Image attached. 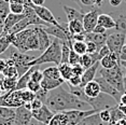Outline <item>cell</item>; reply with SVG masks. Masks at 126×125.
Returning <instances> with one entry per match:
<instances>
[{"mask_svg": "<svg viewBox=\"0 0 126 125\" xmlns=\"http://www.w3.org/2000/svg\"><path fill=\"white\" fill-rule=\"evenodd\" d=\"M45 105L54 113L65 112L69 110H90L92 108L87 103L80 99L78 96L72 94L70 91L65 90L64 87L58 86L57 89L50 91Z\"/></svg>", "mask_w": 126, "mask_h": 125, "instance_id": "6da1fadb", "label": "cell"}, {"mask_svg": "<svg viewBox=\"0 0 126 125\" xmlns=\"http://www.w3.org/2000/svg\"><path fill=\"white\" fill-rule=\"evenodd\" d=\"M62 44L63 42L57 38H54L51 45L44 51L43 53L32 62H30L29 66H40L42 64H47V62H53L58 66L62 62Z\"/></svg>", "mask_w": 126, "mask_h": 125, "instance_id": "7a4b0ae2", "label": "cell"}, {"mask_svg": "<svg viewBox=\"0 0 126 125\" xmlns=\"http://www.w3.org/2000/svg\"><path fill=\"white\" fill-rule=\"evenodd\" d=\"M125 68L123 67L121 62L116 65L115 67L111 69H104L101 68L99 71V75L105 78V80L109 82L116 91H119L121 94H124L126 92L125 90Z\"/></svg>", "mask_w": 126, "mask_h": 125, "instance_id": "3957f363", "label": "cell"}, {"mask_svg": "<svg viewBox=\"0 0 126 125\" xmlns=\"http://www.w3.org/2000/svg\"><path fill=\"white\" fill-rule=\"evenodd\" d=\"M24 95H23V90H14L11 92L4 93L0 97V106L9 107V108H18L25 106Z\"/></svg>", "mask_w": 126, "mask_h": 125, "instance_id": "277c9868", "label": "cell"}, {"mask_svg": "<svg viewBox=\"0 0 126 125\" xmlns=\"http://www.w3.org/2000/svg\"><path fill=\"white\" fill-rule=\"evenodd\" d=\"M10 58L14 62V65L15 67L17 68V71H18V76L22 77L24 73H26L28 71V69L30 68L29 64L30 62H32L35 57L32 56L28 55L26 53H22L17 50H14L12 54H11Z\"/></svg>", "mask_w": 126, "mask_h": 125, "instance_id": "5b68a950", "label": "cell"}, {"mask_svg": "<svg viewBox=\"0 0 126 125\" xmlns=\"http://www.w3.org/2000/svg\"><path fill=\"white\" fill-rule=\"evenodd\" d=\"M35 30V27H31V28H27V29L23 30V31H19V32L15 33V35H9L10 38V41H11V45H13L17 51L22 53H26V43H27V40L29 38V36Z\"/></svg>", "mask_w": 126, "mask_h": 125, "instance_id": "8992f818", "label": "cell"}, {"mask_svg": "<svg viewBox=\"0 0 126 125\" xmlns=\"http://www.w3.org/2000/svg\"><path fill=\"white\" fill-rule=\"evenodd\" d=\"M126 43V36L122 32H115L110 33L108 36L107 42H106V45L109 47L111 53H114L116 56L120 57V54L122 52L123 47Z\"/></svg>", "mask_w": 126, "mask_h": 125, "instance_id": "52a82bcc", "label": "cell"}, {"mask_svg": "<svg viewBox=\"0 0 126 125\" xmlns=\"http://www.w3.org/2000/svg\"><path fill=\"white\" fill-rule=\"evenodd\" d=\"M68 118V125H77L81 122L83 119L86 116L97 113L96 110L90 109V110H69V111H65Z\"/></svg>", "mask_w": 126, "mask_h": 125, "instance_id": "ba28073f", "label": "cell"}, {"mask_svg": "<svg viewBox=\"0 0 126 125\" xmlns=\"http://www.w3.org/2000/svg\"><path fill=\"white\" fill-rule=\"evenodd\" d=\"M32 119L31 110L27 109L25 106L15 108V116H14L15 125H30Z\"/></svg>", "mask_w": 126, "mask_h": 125, "instance_id": "9c48e42d", "label": "cell"}, {"mask_svg": "<svg viewBox=\"0 0 126 125\" xmlns=\"http://www.w3.org/2000/svg\"><path fill=\"white\" fill-rule=\"evenodd\" d=\"M99 9H93L88 12L84 13L83 17V26H84L85 32H92L94 28L98 24V17H99Z\"/></svg>", "mask_w": 126, "mask_h": 125, "instance_id": "30bf717a", "label": "cell"}, {"mask_svg": "<svg viewBox=\"0 0 126 125\" xmlns=\"http://www.w3.org/2000/svg\"><path fill=\"white\" fill-rule=\"evenodd\" d=\"M31 8L35 10L37 15L45 23H47L50 25H55V26H61L62 25V23H59L57 21L55 18V16L53 15V13L47 8H45L44 5H41V7H39V5H32Z\"/></svg>", "mask_w": 126, "mask_h": 125, "instance_id": "8fae6325", "label": "cell"}, {"mask_svg": "<svg viewBox=\"0 0 126 125\" xmlns=\"http://www.w3.org/2000/svg\"><path fill=\"white\" fill-rule=\"evenodd\" d=\"M95 80L98 82L99 85H100V90H101V93H105V94H108V95H110L111 97H113L117 103H120V98H121V95L122 94L119 92V91H116L114 87L111 85L109 82H107L105 80V78H102L101 76H96Z\"/></svg>", "mask_w": 126, "mask_h": 125, "instance_id": "7c38bea8", "label": "cell"}, {"mask_svg": "<svg viewBox=\"0 0 126 125\" xmlns=\"http://www.w3.org/2000/svg\"><path fill=\"white\" fill-rule=\"evenodd\" d=\"M31 112H32V118L35 119V120L41 122V123H43L45 125H47L50 123V121L52 120V118L54 116V114H55L45 104L40 108V109L31 111Z\"/></svg>", "mask_w": 126, "mask_h": 125, "instance_id": "4fadbf2b", "label": "cell"}, {"mask_svg": "<svg viewBox=\"0 0 126 125\" xmlns=\"http://www.w3.org/2000/svg\"><path fill=\"white\" fill-rule=\"evenodd\" d=\"M36 30H37V35L39 38V43H40V52L43 53L45 50L47 49L51 45V39H50V35L44 30V26H36Z\"/></svg>", "mask_w": 126, "mask_h": 125, "instance_id": "5bb4252c", "label": "cell"}, {"mask_svg": "<svg viewBox=\"0 0 126 125\" xmlns=\"http://www.w3.org/2000/svg\"><path fill=\"white\" fill-rule=\"evenodd\" d=\"M99 66H100V62H96V64H94L92 67L87 68V69H85V71H84V73H83V76L81 77V79H82L81 87H84L85 85L88 83V82L95 80Z\"/></svg>", "mask_w": 126, "mask_h": 125, "instance_id": "9a60e30c", "label": "cell"}, {"mask_svg": "<svg viewBox=\"0 0 126 125\" xmlns=\"http://www.w3.org/2000/svg\"><path fill=\"white\" fill-rule=\"evenodd\" d=\"M26 14H14V13H10L7 17L4 18V33H8L9 30L12 28L14 25H16L19 21H22L23 18L26 17Z\"/></svg>", "mask_w": 126, "mask_h": 125, "instance_id": "2e32d148", "label": "cell"}, {"mask_svg": "<svg viewBox=\"0 0 126 125\" xmlns=\"http://www.w3.org/2000/svg\"><path fill=\"white\" fill-rule=\"evenodd\" d=\"M83 90H84V94L90 98H95L97 96H99V94L101 93L100 85L96 80L88 82V83L83 87Z\"/></svg>", "mask_w": 126, "mask_h": 125, "instance_id": "e0dca14e", "label": "cell"}, {"mask_svg": "<svg viewBox=\"0 0 126 125\" xmlns=\"http://www.w3.org/2000/svg\"><path fill=\"white\" fill-rule=\"evenodd\" d=\"M121 62L120 61V57L119 56H116L114 53H109L108 55H106L104 58L100 59V65H101V67L104 68V69H111V68L115 67L119 62Z\"/></svg>", "mask_w": 126, "mask_h": 125, "instance_id": "ac0fdd59", "label": "cell"}, {"mask_svg": "<svg viewBox=\"0 0 126 125\" xmlns=\"http://www.w3.org/2000/svg\"><path fill=\"white\" fill-rule=\"evenodd\" d=\"M108 33H95V32H86V41H92L94 43H96L99 47L106 45L108 39Z\"/></svg>", "mask_w": 126, "mask_h": 125, "instance_id": "d6986e66", "label": "cell"}, {"mask_svg": "<svg viewBox=\"0 0 126 125\" xmlns=\"http://www.w3.org/2000/svg\"><path fill=\"white\" fill-rule=\"evenodd\" d=\"M65 82L64 79H59V80H53V79H48V78H45V77H43V79H42L41 83H40V85H41V89H44L47 91H53L57 89L58 86H61V85H63V83Z\"/></svg>", "mask_w": 126, "mask_h": 125, "instance_id": "ffe728a7", "label": "cell"}, {"mask_svg": "<svg viewBox=\"0 0 126 125\" xmlns=\"http://www.w3.org/2000/svg\"><path fill=\"white\" fill-rule=\"evenodd\" d=\"M97 25H100L107 30L112 29V28H115V19L110 14H99Z\"/></svg>", "mask_w": 126, "mask_h": 125, "instance_id": "44dd1931", "label": "cell"}, {"mask_svg": "<svg viewBox=\"0 0 126 125\" xmlns=\"http://www.w3.org/2000/svg\"><path fill=\"white\" fill-rule=\"evenodd\" d=\"M63 9L65 11V14L67 16V21H73V19H81L83 21V17H84V13L82 11L76 10L73 8H70L68 5H63Z\"/></svg>", "mask_w": 126, "mask_h": 125, "instance_id": "7402d4cb", "label": "cell"}, {"mask_svg": "<svg viewBox=\"0 0 126 125\" xmlns=\"http://www.w3.org/2000/svg\"><path fill=\"white\" fill-rule=\"evenodd\" d=\"M68 24V30L72 35H77V33H82L85 32L84 26H83V21L81 19H73L67 23Z\"/></svg>", "mask_w": 126, "mask_h": 125, "instance_id": "603a6c76", "label": "cell"}, {"mask_svg": "<svg viewBox=\"0 0 126 125\" xmlns=\"http://www.w3.org/2000/svg\"><path fill=\"white\" fill-rule=\"evenodd\" d=\"M40 49V43H39V38L37 35V30H36V26H35V30L29 36L26 43V51H39Z\"/></svg>", "mask_w": 126, "mask_h": 125, "instance_id": "cb8c5ba5", "label": "cell"}, {"mask_svg": "<svg viewBox=\"0 0 126 125\" xmlns=\"http://www.w3.org/2000/svg\"><path fill=\"white\" fill-rule=\"evenodd\" d=\"M58 69H59V72H61V76L62 78L65 80V82L69 81L73 76V72H72V66L68 62H62V64L58 65Z\"/></svg>", "mask_w": 126, "mask_h": 125, "instance_id": "d4e9b609", "label": "cell"}, {"mask_svg": "<svg viewBox=\"0 0 126 125\" xmlns=\"http://www.w3.org/2000/svg\"><path fill=\"white\" fill-rule=\"evenodd\" d=\"M36 68V66H32L28 69V71L26 73H24L22 77L18 78V81H17V85H16V90H25L27 89V84L30 80V76L32 73L33 69Z\"/></svg>", "mask_w": 126, "mask_h": 125, "instance_id": "484cf974", "label": "cell"}, {"mask_svg": "<svg viewBox=\"0 0 126 125\" xmlns=\"http://www.w3.org/2000/svg\"><path fill=\"white\" fill-rule=\"evenodd\" d=\"M1 81H2L3 93H8V92H11V91L16 90L18 78H3L1 79Z\"/></svg>", "mask_w": 126, "mask_h": 125, "instance_id": "4316f807", "label": "cell"}, {"mask_svg": "<svg viewBox=\"0 0 126 125\" xmlns=\"http://www.w3.org/2000/svg\"><path fill=\"white\" fill-rule=\"evenodd\" d=\"M43 71V76L45 78H48V79H53V80H59V79H63L62 76H61V72H59V69H58V66H51V67H47L45 68Z\"/></svg>", "mask_w": 126, "mask_h": 125, "instance_id": "83f0119b", "label": "cell"}, {"mask_svg": "<svg viewBox=\"0 0 126 125\" xmlns=\"http://www.w3.org/2000/svg\"><path fill=\"white\" fill-rule=\"evenodd\" d=\"M47 125H68V118L66 112H57Z\"/></svg>", "mask_w": 126, "mask_h": 125, "instance_id": "f1b7e54d", "label": "cell"}, {"mask_svg": "<svg viewBox=\"0 0 126 125\" xmlns=\"http://www.w3.org/2000/svg\"><path fill=\"white\" fill-rule=\"evenodd\" d=\"M115 31L126 36V14H119L115 18Z\"/></svg>", "mask_w": 126, "mask_h": 125, "instance_id": "f546056e", "label": "cell"}, {"mask_svg": "<svg viewBox=\"0 0 126 125\" xmlns=\"http://www.w3.org/2000/svg\"><path fill=\"white\" fill-rule=\"evenodd\" d=\"M101 120H100V116H99V113H94V114H91L86 116L85 119L80 122L79 124L77 125H101Z\"/></svg>", "mask_w": 126, "mask_h": 125, "instance_id": "4dcf8cb0", "label": "cell"}, {"mask_svg": "<svg viewBox=\"0 0 126 125\" xmlns=\"http://www.w3.org/2000/svg\"><path fill=\"white\" fill-rule=\"evenodd\" d=\"M110 112H111V120H110L109 125H114L116 122L122 121V120H124V119H126V116L123 114L122 111L119 109V107L117 106L115 108H113V109H111Z\"/></svg>", "mask_w": 126, "mask_h": 125, "instance_id": "1f68e13d", "label": "cell"}, {"mask_svg": "<svg viewBox=\"0 0 126 125\" xmlns=\"http://www.w3.org/2000/svg\"><path fill=\"white\" fill-rule=\"evenodd\" d=\"M71 50L74 51V52H76L77 54H79V55L86 54V51H87L86 42L85 41H73Z\"/></svg>", "mask_w": 126, "mask_h": 125, "instance_id": "d6a6232c", "label": "cell"}, {"mask_svg": "<svg viewBox=\"0 0 126 125\" xmlns=\"http://www.w3.org/2000/svg\"><path fill=\"white\" fill-rule=\"evenodd\" d=\"M96 62H96L91 54L86 53V54H83V55H81V62H80V64L82 65L84 69H87V68L92 67L94 64H96Z\"/></svg>", "mask_w": 126, "mask_h": 125, "instance_id": "836d02e7", "label": "cell"}, {"mask_svg": "<svg viewBox=\"0 0 126 125\" xmlns=\"http://www.w3.org/2000/svg\"><path fill=\"white\" fill-rule=\"evenodd\" d=\"M11 13L9 0H0V18L4 19Z\"/></svg>", "mask_w": 126, "mask_h": 125, "instance_id": "e575fe53", "label": "cell"}, {"mask_svg": "<svg viewBox=\"0 0 126 125\" xmlns=\"http://www.w3.org/2000/svg\"><path fill=\"white\" fill-rule=\"evenodd\" d=\"M15 116V109L9 107L0 106V118L2 119H14Z\"/></svg>", "mask_w": 126, "mask_h": 125, "instance_id": "d590c367", "label": "cell"}, {"mask_svg": "<svg viewBox=\"0 0 126 125\" xmlns=\"http://www.w3.org/2000/svg\"><path fill=\"white\" fill-rule=\"evenodd\" d=\"M2 76L4 78H19L17 68L14 65H9V64H8V67L4 69V71L2 72Z\"/></svg>", "mask_w": 126, "mask_h": 125, "instance_id": "8d00e7d4", "label": "cell"}, {"mask_svg": "<svg viewBox=\"0 0 126 125\" xmlns=\"http://www.w3.org/2000/svg\"><path fill=\"white\" fill-rule=\"evenodd\" d=\"M10 45H11V41H10L9 36H8V33H3L0 37V55L3 54Z\"/></svg>", "mask_w": 126, "mask_h": 125, "instance_id": "74e56055", "label": "cell"}, {"mask_svg": "<svg viewBox=\"0 0 126 125\" xmlns=\"http://www.w3.org/2000/svg\"><path fill=\"white\" fill-rule=\"evenodd\" d=\"M43 71H41V70L39 69V66H36V68L33 69L32 73H31L30 76V80L32 81H36L38 82V83H41L42 79H43Z\"/></svg>", "mask_w": 126, "mask_h": 125, "instance_id": "f35d334b", "label": "cell"}, {"mask_svg": "<svg viewBox=\"0 0 126 125\" xmlns=\"http://www.w3.org/2000/svg\"><path fill=\"white\" fill-rule=\"evenodd\" d=\"M10 11L14 14H23L25 12V5L22 3H10Z\"/></svg>", "mask_w": 126, "mask_h": 125, "instance_id": "ab89813d", "label": "cell"}, {"mask_svg": "<svg viewBox=\"0 0 126 125\" xmlns=\"http://www.w3.org/2000/svg\"><path fill=\"white\" fill-rule=\"evenodd\" d=\"M74 1L77 4L79 5V7H81V9L83 11V9H85V8H92V9H96L95 7H94V2L93 0H72Z\"/></svg>", "mask_w": 126, "mask_h": 125, "instance_id": "60d3db41", "label": "cell"}, {"mask_svg": "<svg viewBox=\"0 0 126 125\" xmlns=\"http://www.w3.org/2000/svg\"><path fill=\"white\" fill-rule=\"evenodd\" d=\"M80 62H81V55H79L74 51L71 50L70 55H69V64L71 66H74V65H79Z\"/></svg>", "mask_w": 126, "mask_h": 125, "instance_id": "b9f144b4", "label": "cell"}, {"mask_svg": "<svg viewBox=\"0 0 126 125\" xmlns=\"http://www.w3.org/2000/svg\"><path fill=\"white\" fill-rule=\"evenodd\" d=\"M85 42H86V45H87V51H86L87 54L93 55V54H96L100 50V47L96 43H94V42L92 41H85Z\"/></svg>", "mask_w": 126, "mask_h": 125, "instance_id": "7bdbcfd3", "label": "cell"}, {"mask_svg": "<svg viewBox=\"0 0 126 125\" xmlns=\"http://www.w3.org/2000/svg\"><path fill=\"white\" fill-rule=\"evenodd\" d=\"M99 113V116H100V120H101L104 123H110V120H111V112L110 110H101Z\"/></svg>", "mask_w": 126, "mask_h": 125, "instance_id": "ee69618b", "label": "cell"}, {"mask_svg": "<svg viewBox=\"0 0 126 125\" xmlns=\"http://www.w3.org/2000/svg\"><path fill=\"white\" fill-rule=\"evenodd\" d=\"M81 83H82V79L81 77H78V76H72V78L69 81H67L68 86H73V87L81 86Z\"/></svg>", "mask_w": 126, "mask_h": 125, "instance_id": "f6af8a7d", "label": "cell"}, {"mask_svg": "<svg viewBox=\"0 0 126 125\" xmlns=\"http://www.w3.org/2000/svg\"><path fill=\"white\" fill-rule=\"evenodd\" d=\"M40 89H41L40 83H38V82H36V81H32V80H29V82H28V84H27V90H29L30 92L36 94Z\"/></svg>", "mask_w": 126, "mask_h": 125, "instance_id": "bcb514c9", "label": "cell"}, {"mask_svg": "<svg viewBox=\"0 0 126 125\" xmlns=\"http://www.w3.org/2000/svg\"><path fill=\"white\" fill-rule=\"evenodd\" d=\"M47 95H48V91L44 90V89H40L38 92L36 93V98L40 99V100L43 101V103L45 104V100H47Z\"/></svg>", "mask_w": 126, "mask_h": 125, "instance_id": "7dc6e473", "label": "cell"}, {"mask_svg": "<svg viewBox=\"0 0 126 125\" xmlns=\"http://www.w3.org/2000/svg\"><path fill=\"white\" fill-rule=\"evenodd\" d=\"M85 69L83 68V66L81 64L79 65H74L72 66V72H73V76H78V77H82L83 73H84Z\"/></svg>", "mask_w": 126, "mask_h": 125, "instance_id": "c3c4849f", "label": "cell"}, {"mask_svg": "<svg viewBox=\"0 0 126 125\" xmlns=\"http://www.w3.org/2000/svg\"><path fill=\"white\" fill-rule=\"evenodd\" d=\"M44 105V103L43 101H41L40 99H38V98H35L30 103V109H31V111H35V110H38V109H40L42 106Z\"/></svg>", "mask_w": 126, "mask_h": 125, "instance_id": "681fc988", "label": "cell"}, {"mask_svg": "<svg viewBox=\"0 0 126 125\" xmlns=\"http://www.w3.org/2000/svg\"><path fill=\"white\" fill-rule=\"evenodd\" d=\"M73 41H86V32L72 35V42Z\"/></svg>", "mask_w": 126, "mask_h": 125, "instance_id": "f907efd6", "label": "cell"}, {"mask_svg": "<svg viewBox=\"0 0 126 125\" xmlns=\"http://www.w3.org/2000/svg\"><path fill=\"white\" fill-rule=\"evenodd\" d=\"M0 125H15L14 119H2L0 118Z\"/></svg>", "mask_w": 126, "mask_h": 125, "instance_id": "816d5d0a", "label": "cell"}, {"mask_svg": "<svg viewBox=\"0 0 126 125\" xmlns=\"http://www.w3.org/2000/svg\"><path fill=\"white\" fill-rule=\"evenodd\" d=\"M8 67V61L7 58H0V73L4 71V69Z\"/></svg>", "mask_w": 126, "mask_h": 125, "instance_id": "f5cc1de1", "label": "cell"}, {"mask_svg": "<svg viewBox=\"0 0 126 125\" xmlns=\"http://www.w3.org/2000/svg\"><path fill=\"white\" fill-rule=\"evenodd\" d=\"M93 32H95V33H106L107 32V29L104 28L102 26H100V25H97V26L94 28Z\"/></svg>", "mask_w": 126, "mask_h": 125, "instance_id": "db71d44e", "label": "cell"}, {"mask_svg": "<svg viewBox=\"0 0 126 125\" xmlns=\"http://www.w3.org/2000/svg\"><path fill=\"white\" fill-rule=\"evenodd\" d=\"M120 61L126 62V43H125L124 47H123L122 52H121V54H120Z\"/></svg>", "mask_w": 126, "mask_h": 125, "instance_id": "11a10c76", "label": "cell"}, {"mask_svg": "<svg viewBox=\"0 0 126 125\" xmlns=\"http://www.w3.org/2000/svg\"><path fill=\"white\" fill-rule=\"evenodd\" d=\"M122 1L123 0H109V3L112 5V7H119L122 3Z\"/></svg>", "mask_w": 126, "mask_h": 125, "instance_id": "9f6ffc18", "label": "cell"}, {"mask_svg": "<svg viewBox=\"0 0 126 125\" xmlns=\"http://www.w3.org/2000/svg\"><path fill=\"white\" fill-rule=\"evenodd\" d=\"M4 33V19L0 18V37Z\"/></svg>", "mask_w": 126, "mask_h": 125, "instance_id": "6f0895ef", "label": "cell"}, {"mask_svg": "<svg viewBox=\"0 0 126 125\" xmlns=\"http://www.w3.org/2000/svg\"><path fill=\"white\" fill-rule=\"evenodd\" d=\"M31 2H32L33 5H39V7H41V5L44 4L45 0H31Z\"/></svg>", "mask_w": 126, "mask_h": 125, "instance_id": "680465c9", "label": "cell"}, {"mask_svg": "<svg viewBox=\"0 0 126 125\" xmlns=\"http://www.w3.org/2000/svg\"><path fill=\"white\" fill-rule=\"evenodd\" d=\"M117 107H119V109L122 111V113L126 116V105H122V104H119L117 105Z\"/></svg>", "mask_w": 126, "mask_h": 125, "instance_id": "91938a15", "label": "cell"}, {"mask_svg": "<svg viewBox=\"0 0 126 125\" xmlns=\"http://www.w3.org/2000/svg\"><path fill=\"white\" fill-rule=\"evenodd\" d=\"M119 104H122V105H126V92L124 94L121 95V98H120V103Z\"/></svg>", "mask_w": 126, "mask_h": 125, "instance_id": "94428289", "label": "cell"}, {"mask_svg": "<svg viewBox=\"0 0 126 125\" xmlns=\"http://www.w3.org/2000/svg\"><path fill=\"white\" fill-rule=\"evenodd\" d=\"M10 3H22L24 4V0H9Z\"/></svg>", "mask_w": 126, "mask_h": 125, "instance_id": "6125c7cd", "label": "cell"}, {"mask_svg": "<svg viewBox=\"0 0 126 125\" xmlns=\"http://www.w3.org/2000/svg\"><path fill=\"white\" fill-rule=\"evenodd\" d=\"M3 90H2V81H1V79H0V97H1L2 95H3Z\"/></svg>", "mask_w": 126, "mask_h": 125, "instance_id": "be15d7a7", "label": "cell"}, {"mask_svg": "<svg viewBox=\"0 0 126 125\" xmlns=\"http://www.w3.org/2000/svg\"><path fill=\"white\" fill-rule=\"evenodd\" d=\"M121 64L123 65V67H124L125 70H126V62H122V61H121ZM125 80H126V71H125Z\"/></svg>", "mask_w": 126, "mask_h": 125, "instance_id": "e7e4bbea", "label": "cell"}, {"mask_svg": "<svg viewBox=\"0 0 126 125\" xmlns=\"http://www.w3.org/2000/svg\"><path fill=\"white\" fill-rule=\"evenodd\" d=\"M124 1H125V2H126V0H124Z\"/></svg>", "mask_w": 126, "mask_h": 125, "instance_id": "03108f58", "label": "cell"}, {"mask_svg": "<svg viewBox=\"0 0 126 125\" xmlns=\"http://www.w3.org/2000/svg\"><path fill=\"white\" fill-rule=\"evenodd\" d=\"M101 125H102V124H101Z\"/></svg>", "mask_w": 126, "mask_h": 125, "instance_id": "003e7915", "label": "cell"}]
</instances>
